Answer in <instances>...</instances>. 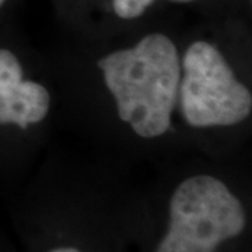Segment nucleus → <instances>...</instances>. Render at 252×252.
<instances>
[{
    "mask_svg": "<svg viewBox=\"0 0 252 252\" xmlns=\"http://www.w3.org/2000/svg\"><path fill=\"white\" fill-rule=\"evenodd\" d=\"M181 109L190 126H230L250 117L252 97L237 80L224 56L206 41H196L184 55Z\"/></svg>",
    "mask_w": 252,
    "mask_h": 252,
    "instance_id": "7ed1b4c3",
    "label": "nucleus"
},
{
    "mask_svg": "<svg viewBox=\"0 0 252 252\" xmlns=\"http://www.w3.org/2000/svg\"><path fill=\"white\" fill-rule=\"evenodd\" d=\"M3 3H4V0H0V7L3 6Z\"/></svg>",
    "mask_w": 252,
    "mask_h": 252,
    "instance_id": "6e6552de",
    "label": "nucleus"
},
{
    "mask_svg": "<svg viewBox=\"0 0 252 252\" xmlns=\"http://www.w3.org/2000/svg\"><path fill=\"white\" fill-rule=\"evenodd\" d=\"M154 0H114V10L121 18H136L142 16Z\"/></svg>",
    "mask_w": 252,
    "mask_h": 252,
    "instance_id": "39448f33",
    "label": "nucleus"
},
{
    "mask_svg": "<svg viewBox=\"0 0 252 252\" xmlns=\"http://www.w3.org/2000/svg\"><path fill=\"white\" fill-rule=\"evenodd\" d=\"M245 212L224 182L196 175L181 182L170 202V224L156 252H215L241 234Z\"/></svg>",
    "mask_w": 252,
    "mask_h": 252,
    "instance_id": "f03ea898",
    "label": "nucleus"
},
{
    "mask_svg": "<svg viewBox=\"0 0 252 252\" xmlns=\"http://www.w3.org/2000/svg\"><path fill=\"white\" fill-rule=\"evenodd\" d=\"M172 1H192V0H172Z\"/></svg>",
    "mask_w": 252,
    "mask_h": 252,
    "instance_id": "0eeeda50",
    "label": "nucleus"
},
{
    "mask_svg": "<svg viewBox=\"0 0 252 252\" xmlns=\"http://www.w3.org/2000/svg\"><path fill=\"white\" fill-rule=\"evenodd\" d=\"M117 101L118 115L142 137L164 135L178 99L181 66L177 46L164 34H150L137 45L98 61Z\"/></svg>",
    "mask_w": 252,
    "mask_h": 252,
    "instance_id": "f257e3e1",
    "label": "nucleus"
},
{
    "mask_svg": "<svg viewBox=\"0 0 252 252\" xmlns=\"http://www.w3.org/2000/svg\"><path fill=\"white\" fill-rule=\"evenodd\" d=\"M51 105L49 93L35 81L23 79V67L7 49L0 48V125L23 129L46 117Z\"/></svg>",
    "mask_w": 252,
    "mask_h": 252,
    "instance_id": "20e7f679",
    "label": "nucleus"
},
{
    "mask_svg": "<svg viewBox=\"0 0 252 252\" xmlns=\"http://www.w3.org/2000/svg\"><path fill=\"white\" fill-rule=\"evenodd\" d=\"M51 252H81L76 248H70V247H63V248H56V250H52Z\"/></svg>",
    "mask_w": 252,
    "mask_h": 252,
    "instance_id": "423d86ee",
    "label": "nucleus"
}]
</instances>
